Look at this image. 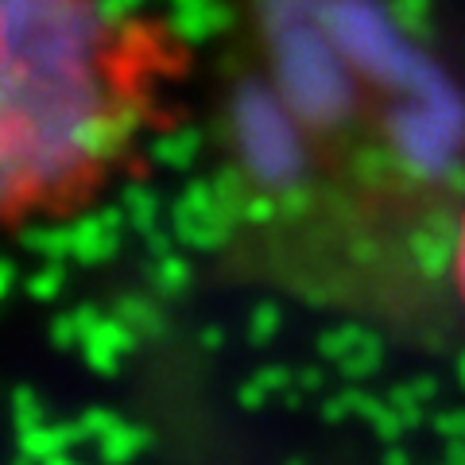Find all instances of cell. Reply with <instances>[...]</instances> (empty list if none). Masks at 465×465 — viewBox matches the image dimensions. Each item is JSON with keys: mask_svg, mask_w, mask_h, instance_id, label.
<instances>
[{"mask_svg": "<svg viewBox=\"0 0 465 465\" xmlns=\"http://www.w3.org/2000/svg\"><path fill=\"white\" fill-rule=\"evenodd\" d=\"M450 287H454V299L458 307L465 311V206L454 222V232H450Z\"/></svg>", "mask_w": 465, "mask_h": 465, "instance_id": "7a4b0ae2", "label": "cell"}, {"mask_svg": "<svg viewBox=\"0 0 465 465\" xmlns=\"http://www.w3.org/2000/svg\"><path fill=\"white\" fill-rule=\"evenodd\" d=\"M191 74V39L140 0H0V237L105 206Z\"/></svg>", "mask_w": 465, "mask_h": 465, "instance_id": "6da1fadb", "label": "cell"}]
</instances>
